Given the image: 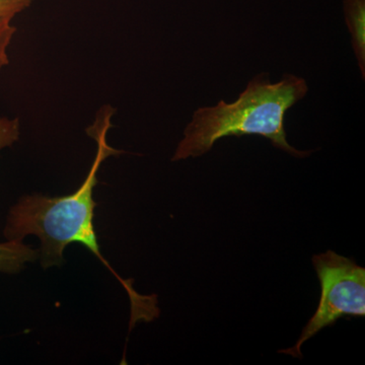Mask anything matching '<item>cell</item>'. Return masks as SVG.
<instances>
[{
	"label": "cell",
	"mask_w": 365,
	"mask_h": 365,
	"mask_svg": "<svg viewBox=\"0 0 365 365\" xmlns=\"http://www.w3.org/2000/svg\"><path fill=\"white\" fill-rule=\"evenodd\" d=\"M115 113L116 110L112 106H104L98 110L93 123L86 128L88 135L97 143V155L81 186L66 196L34 194L21 197L9 210L4 234L7 241L23 242L30 235L39 237V258L45 269L61 265L63 251L72 242L85 246L102 261L126 290L131 304V329L138 322H151L158 318L160 309L155 295L139 294L132 287L131 281L123 279L103 257L93 225L97 206L93 200V190L98 184V170L108 158L123 153L112 148L107 140Z\"/></svg>",
	"instance_id": "6da1fadb"
},
{
	"label": "cell",
	"mask_w": 365,
	"mask_h": 365,
	"mask_svg": "<svg viewBox=\"0 0 365 365\" xmlns=\"http://www.w3.org/2000/svg\"><path fill=\"white\" fill-rule=\"evenodd\" d=\"M20 136V119L18 117L0 116V151L18 143Z\"/></svg>",
	"instance_id": "8992f818"
},
{
	"label": "cell",
	"mask_w": 365,
	"mask_h": 365,
	"mask_svg": "<svg viewBox=\"0 0 365 365\" xmlns=\"http://www.w3.org/2000/svg\"><path fill=\"white\" fill-rule=\"evenodd\" d=\"M313 265L321 285L316 313L307 322L297 344L279 351L295 359L302 357V346L327 327L344 317L365 316V269L353 259L327 251L314 255Z\"/></svg>",
	"instance_id": "3957f363"
},
{
	"label": "cell",
	"mask_w": 365,
	"mask_h": 365,
	"mask_svg": "<svg viewBox=\"0 0 365 365\" xmlns=\"http://www.w3.org/2000/svg\"><path fill=\"white\" fill-rule=\"evenodd\" d=\"M307 91L306 81L294 74H285L276 83H270L267 74L255 76L232 104L220 101L215 107L196 110L173 162L201 157L225 137L244 135L265 137L292 157H309L312 150H299L288 143L284 129L285 114Z\"/></svg>",
	"instance_id": "7a4b0ae2"
},
{
	"label": "cell",
	"mask_w": 365,
	"mask_h": 365,
	"mask_svg": "<svg viewBox=\"0 0 365 365\" xmlns=\"http://www.w3.org/2000/svg\"><path fill=\"white\" fill-rule=\"evenodd\" d=\"M16 33V28L11 24V20L0 18V72L9 64L7 50Z\"/></svg>",
	"instance_id": "52a82bcc"
},
{
	"label": "cell",
	"mask_w": 365,
	"mask_h": 365,
	"mask_svg": "<svg viewBox=\"0 0 365 365\" xmlns=\"http://www.w3.org/2000/svg\"><path fill=\"white\" fill-rule=\"evenodd\" d=\"M39 255V250H34L23 242H0V273H19L26 263L37 260Z\"/></svg>",
	"instance_id": "5b68a950"
},
{
	"label": "cell",
	"mask_w": 365,
	"mask_h": 365,
	"mask_svg": "<svg viewBox=\"0 0 365 365\" xmlns=\"http://www.w3.org/2000/svg\"><path fill=\"white\" fill-rule=\"evenodd\" d=\"M33 0H0V18L13 21L18 16L32 6Z\"/></svg>",
	"instance_id": "ba28073f"
},
{
	"label": "cell",
	"mask_w": 365,
	"mask_h": 365,
	"mask_svg": "<svg viewBox=\"0 0 365 365\" xmlns=\"http://www.w3.org/2000/svg\"><path fill=\"white\" fill-rule=\"evenodd\" d=\"M345 21L362 79L365 78V0H344Z\"/></svg>",
	"instance_id": "277c9868"
}]
</instances>
